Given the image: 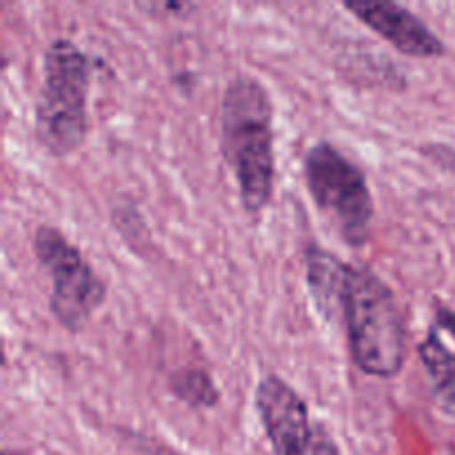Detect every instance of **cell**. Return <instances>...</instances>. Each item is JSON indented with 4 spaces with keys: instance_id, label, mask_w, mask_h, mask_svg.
<instances>
[{
    "instance_id": "cell-4",
    "label": "cell",
    "mask_w": 455,
    "mask_h": 455,
    "mask_svg": "<svg viewBox=\"0 0 455 455\" xmlns=\"http://www.w3.org/2000/svg\"><path fill=\"white\" fill-rule=\"evenodd\" d=\"M305 182L315 207L340 238L363 247L373 222V196L363 169L329 142H318L305 156Z\"/></svg>"
},
{
    "instance_id": "cell-6",
    "label": "cell",
    "mask_w": 455,
    "mask_h": 455,
    "mask_svg": "<svg viewBox=\"0 0 455 455\" xmlns=\"http://www.w3.org/2000/svg\"><path fill=\"white\" fill-rule=\"evenodd\" d=\"M256 411L274 455H307L314 443L309 409L289 382L267 373L256 389Z\"/></svg>"
},
{
    "instance_id": "cell-11",
    "label": "cell",
    "mask_w": 455,
    "mask_h": 455,
    "mask_svg": "<svg viewBox=\"0 0 455 455\" xmlns=\"http://www.w3.org/2000/svg\"><path fill=\"white\" fill-rule=\"evenodd\" d=\"M311 455H342L340 447L336 444V440L331 438L327 429L323 425H318L314 429V443H311Z\"/></svg>"
},
{
    "instance_id": "cell-2",
    "label": "cell",
    "mask_w": 455,
    "mask_h": 455,
    "mask_svg": "<svg viewBox=\"0 0 455 455\" xmlns=\"http://www.w3.org/2000/svg\"><path fill=\"white\" fill-rule=\"evenodd\" d=\"M340 314L355 367L367 376H398L407 360V323L385 280L367 267L349 265Z\"/></svg>"
},
{
    "instance_id": "cell-7",
    "label": "cell",
    "mask_w": 455,
    "mask_h": 455,
    "mask_svg": "<svg viewBox=\"0 0 455 455\" xmlns=\"http://www.w3.org/2000/svg\"><path fill=\"white\" fill-rule=\"evenodd\" d=\"M342 7L404 56L440 58L444 53L443 40L403 4L382 0H349Z\"/></svg>"
},
{
    "instance_id": "cell-3",
    "label": "cell",
    "mask_w": 455,
    "mask_h": 455,
    "mask_svg": "<svg viewBox=\"0 0 455 455\" xmlns=\"http://www.w3.org/2000/svg\"><path fill=\"white\" fill-rule=\"evenodd\" d=\"M89 58L69 38L49 43L36 100V136L52 156H69L87 136Z\"/></svg>"
},
{
    "instance_id": "cell-10",
    "label": "cell",
    "mask_w": 455,
    "mask_h": 455,
    "mask_svg": "<svg viewBox=\"0 0 455 455\" xmlns=\"http://www.w3.org/2000/svg\"><path fill=\"white\" fill-rule=\"evenodd\" d=\"M169 387L178 400L196 409H212L220 398L213 378L203 369H180L172 376Z\"/></svg>"
},
{
    "instance_id": "cell-8",
    "label": "cell",
    "mask_w": 455,
    "mask_h": 455,
    "mask_svg": "<svg viewBox=\"0 0 455 455\" xmlns=\"http://www.w3.org/2000/svg\"><path fill=\"white\" fill-rule=\"evenodd\" d=\"M418 354L444 409L455 413V311L449 307L435 309L434 323L418 345Z\"/></svg>"
},
{
    "instance_id": "cell-12",
    "label": "cell",
    "mask_w": 455,
    "mask_h": 455,
    "mask_svg": "<svg viewBox=\"0 0 455 455\" xmlns=\"http://www.w3.org/2000/svg\"><path fill=\"white\" fill-rule=\"evenodd\" d=\"M447 455H455V451H449V453H447Z\"/></svg>"
},
{
    "instance_id": "cell-9",
    "label": "cell",
    "mask_w": 455,
    "mask_h": 455,
    "mask_svg": "<svg viewBox=\"0 0 455 455\" xmlns=\"http://www.w3.org/2000/svg\"><path fill=\"white\" fill-rule=\"evenodd\" d=\"M307 262V284L309 293L315 300L318 311H323L327 318H333L336 311H340L342 289H345L347 269L349 265L331 251L311 244L305 253Z\"/></svg>"
},
{
    "instance_id": "cell-5",
    "label": "cell",
    "mask_w": 455,
    "mask_h": 455,
    "mask_svg": "<svg viewBox=\"0 0 455 455\" xmlns=\"http://www.w3.org/2000/svg\"><path fill=\"white\" fill-rule=\"evenodd\" d=\"M34 251L52 278L49 309L62 327L80 331L105 302V283L84 260L83 251L56 227L36 229Z\"/></svg>"
},
{
    "instance_id": "cell-1",
    "label": "cell",
    "mask_w": 455,
    "mask_h": 455,
    "mask_svg": "<svg viewBox=\"0 0 455 455\" xmlns=\"http://www.w3.org/2000/svg\"><path fill=\"white\" fill-rule=\"evenodd\" d=\"M220 147L244 212L258 216L271 203L275 182L274 109L260 80L238 76L222 96Z\"/></svg>"
}]
</instances>
